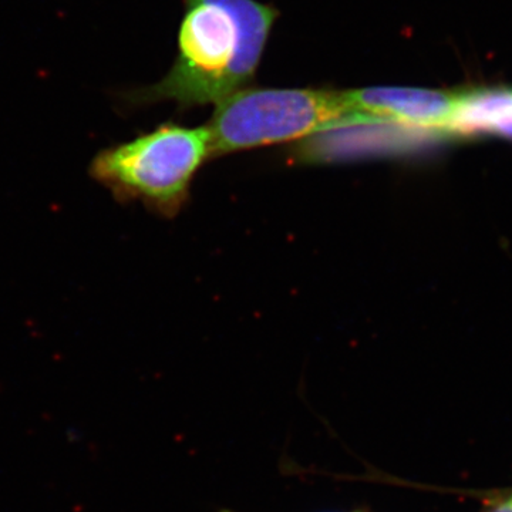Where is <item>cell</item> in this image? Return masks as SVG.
Segmentation results:
<instances>
[{
  "label": "cell",
  "mask_w": 512,
  "mask_h": 512,
  "mask_svg": "<svg viewBox=\"0 0 512 512\" xmlns=\"http://www.w3.org/2000/svg\"><path fill=\"white\" fill-rule=\"evenodd\" d=\"M178 56L161 82L124 94L131 106L220 104L255 77L278 13L255 0H185Z\"/></svg>",
  "instance_id": "6da1fadb"
},
{
  "label": "cell",
  "mask_w": 512,
  "mask_h": 512,
  "mask_svg": "<svg viewBox=\"0 0 512 512\" xmlns=\"http://www.w3.org/2000/svg\"><path fill=\"white\" fill-rule=\"evenodd\" d=\"M208 158H212V147L207 127L168 123L104 148L93 158L90 175L117 201H138L161 217L174 218Z\"/></svg>",
  "instance_id": "7a4b0ae2"
},
{
  "label": "cell",
  "mask_w": 512,
  "mask_h": 512,
  "mask_svg": "<svg viewBox=\"0 0 512 512\" xmlns=\"http://www.w3.org/2000/svg\"><path fill=\"white\" fill-rule=\"evenodd\" d=\"M342 123H352L342 92L245 89L217 104L207 128L214 158L289 143Z\"/></svg>",
  "instance_id": "3957f363"
},
{
  "label": "cell",
  "mask_w": 512,
  "mask_h": 512,
  "mask_svg": "<svg viewBox=\"0 0 512 512\" xmlns=\"http://www.w3.org/2000/svg\"><path fill=\"white\" fill-rule=\"evenodd\" d=\"M352 123L448 130L460 94L413 87H366L343 92Z\"/></svg>",
  "instance_id": "277c9868"
},
{
  "label": "cell",
  "mask_w": 512,
  "mask_h": 512,
  "mask_svg": "<svg viewBox=\"0 0 512 512\" xmlns=\"http://www.w3.org/2000/svg\"><path fill=\"white\" fill-rule=\"evenodd\" d=\"M448 130L461 133L487 131L512 138V93L460 94L456 113Z\"/></svg>",
  "instance_id": "5b68a950"
},
{
  "label": "cell",
  "mask_w": 512,
  "mask_h": 512,
  "mask_svg": "<svg viewBox=\"0 0 512 512\" xmlns=\"http://www.w3.org/2000/svg\"><path fill=\"white\" fill-rule=\"evenodd\" d=\"M491 512H512V497L508 498V500L503 501V503L498 505V507Z\"/></svg>",
  "instance_id": "8992f818"
},
{
  "label": "cell",
  "mask_w": 512,
  "mask_h": 512,
  "mask_svg": "<svg viewBox=\"0 0 512 512\" xmlns=\"http://www.w3.org/2000/svg\"><path fill=\"white\" fill-rule=\"evenodd\" d=\"M221 512H235L232 510H222ZM326 512H365V511H326Z\"/></svg>",
  "instance_id": "52a82bcc"
}]
</instances>
